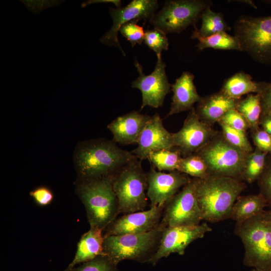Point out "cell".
Segmentation results:
<instances>
[{"mask_svg":"<svg viewBox=\"0 0 271 271\" xmlns=\"http://www.w3.org/2000/svg\"><path fill=\"white\" fill-rule=\"evenodd\" d=\"M166 35L162 31L156 28L145 32L144 42L150 49L154 51L157 57H161L163 50H168L169 42Z\"/></svg>","mask_w":271,"mask_h":271,"instance_id":"obj_31","label":"cell"},{"mask_svg":"<svg viewBox=\"0 0 271 271\" xmlns=\"http://www.w3.org/2000/svg\"><path fill=\"white\" fill-rule=\"evenodd\" d=\"M259 126L271 136V116L261 114L259 120Z\"/></svg>","mask_w":271,"mask_h":271,"instance_id":"obj_40","label":"cell"},{"mask_svg":"<svg viewBox=\"0 0 271 271\" xmlns=\"http://www.w3.org/2000/svg\"><path fill=\"white\" fill-rule=\"evenodd\" d=\"M151 116L132 111L120 115L108 124L112 141L121 145L138 144L140 137Z\"/></svg>","mask_w":271,"mask_h":271,"instance_id":"obj_18","label":"cell"},{"mask_svg":"<svg viewBox=\"0 0 271 271\" xmlns=\"http://www.w3.org/2000/svg\"><path fill=\"white\" fill-rule=\"evenodd\" d=\"M234 30L242 51L259 63L271 64V16H242Z\"/></svg>","mask_w":271,"mask_h":271,"instance_id":"obj_8","label":"cell"},{"mask_svg":"<svg viewBox=\"0 0 271 271\" xmlns=\"http://www.w3.org/2000/svg\"><path fill=\"white\" fill-rule=\"evenodd\" d=\"M254 145L261 151L271 153V136L260 126L251 130Z\"/></svg>","mask_w":271,"mask_h":271,"instance_id":"obj_36","label":"cell"},{"mask_svg":"<svg viewBox=\"0 0 271 271\" xmlns=\"http://www.w3.org/2000/svg\"><path fill=\"white\" fill-rule=\"evenodd\" d=\"M165 205L125 214L116 218L104 230V236L149 232L160 224Z\"/></svg>","mask_w":271,"mask_h":271,"instance_id":"obj_16","label":"cell"},{"mask_svg":"<svg viewBox=\"0 0 271 271\" xmlns=\"http://www.w3.org/2000/svg\"><path fill=\"white\" fill-rule=\"evenodd\" d=\"M263 3L271 5V0L263 1Z\"/></svg>","mask_w":271,"mask_h":271,"instance_id":"obj_43","label":"cell"},{"mask_svg":"<svg viewBox=\"0 0 271 271\" xmlns=\"http://www.w3.org/2000/svg\"><path fill=\"white\" fill-rule=\"evenodd\" d=\"M137 159L123 167L112 179L119 214L145 210L148 205L147 173Z\"/></svg>","mask_w":271,"mask_h":271,"instance_id":"obj_6","label":"cell"},{"mask_svg":"<svg viewBox=\"0 0 271 271\" xmlns=\"http://www.w3.org/2000/svg\"><path fill=\"white\" fill-rule=\"evenodd\" d=\"M235 109L244 116L250 130L259 127L262 109L258 93L248 94L244 98L239 99Z\"/></svg>","mask_w":271,"mask_h":271,"instance_id":"obj_25","label":"cell"},{"mask_svg":"<svg viewBox=\"0 0 271 271\" xmlns=\"http://www.w3.org/2000/svg\"><path fill=\"white\" fill-rule=\"evenodd\" d=\"M257 181L260 193L265 199L267 206L271 207V153L267 155L264 170Z\"/></svg>","mask_w":271,"mask_h":271,"instance_id":"obj_34","label":"cell"},{"mask_svg":"<svg viewBox=\"0 0 271 271\" xmlns=\"http://www.w3.org/2000/svg\"><path fill=\"white\" fill-rule=\"evenodd\" d=\"M211 4L201 0L168 1L149 22L166 34L180 33L189 26H195L203 11Z\"/></svg>","mask_w":271,"mask_h":271,"instance_id":"obj_9","label":"cell"},{"mask_svg":"<svg viewBox=\"0 0 271 271\" xmlns=\"http://www.w3.org/2000/svg\"><path fill=\"white\" fill-rule=\"evenodd\" d=\"M195 180L203 219L211 223L230 218L234 204L246 187L243 181L228 177L209 175Z\"/></svg>","mask_w":271,"mask_h":271,"instance_id":"obj_2","label":"cell"},{"mask_svg":"<svg viewBox=\"0 0 271 271\" xmlns=\"http://www.w3.org/2000/svg\"><path fill=\"white\" fill-rule=\"evenodd\" d=\"M236 2H239L240 3H243L244 4H246L247 5H249L251 6V7H253L255 9H256L257 7L254 5L253 2L252 1L247 0V1H237Z\"/></svg>","mask_w":271,"mask_h":271,"instance_id":"obj_42","label":"cell"},{"mask_svg":"<svg viewBox=\"0 0 271 271\" xmlns=\"http://www.w3.org/2000/svg\"><path fill=\"white\" fill-rule=\"evenodd\" d=\"M117 265L107 256L101 255L78 266L66 268L64 271H118Z\"/></svg>","mask_w":271,"mask_h":271,"instance_id":"obj_32","label":"cell"},{"mask_svg":"<svg viewBox=\"0 0 271 271\" xmlns=\"http://www.w3.org/2000/svg\"><path fill=\"white\" fill-rule=\"evenodd\" d=\"M234 233L244 247V265L261 270H271V211L241 222H236Z\"/></svg>","mask_w":271,"mask_h":271,"instance_id":"obj_3","label":"cell"},{"mask_svg":"<svg viewBox=\"0 0 271 271\" xmlns=\"http://www.w3.org/2000/svg\"><path fill=\"white\" fill-rule=\"evenodd\" d=\"M138 159L119 148L113 141L103 139L80 143L74 154L79 181L112 178L126 165Z\"/></svg>","mask_w":271,"mask_h":271,"instance_id":"obj_1","label":"cell"},{"mask_svg":"<svg viewBox=\"0 0 271 271\" xmlns=\"http://www.w3.org/2000/svg\"><path fill=\"white\" fill-rule=\"evenodd\" d=\"M159 4L156 0H133L124 7L109 9V14L113 20V25L100 39V41L106 45L118 48L123 56L125 53L118 39V32L124 24L133 20H144L145 23L149 21L155 14Z\"/></svg>","mask_w":271,"mask_h":271,"instance_id":"obj_12","label":"cell"},{"mask_svg":"<svg viewBox=\"0 0 271 271\" xmlns=\"http://www.w3.org/2000/svg\"><path fill=\"white\" fill-rule=\"evenodd\" d=\"M226 124L234 129L246 132L249 128L244 116L235 108L228 111L218 122Z\"/></svg>","mask_w":271,"mask_h":271,"instance_id":"obj_35","label":"cell"},{"mask_svg":"<svg viewBox=\"0 0 271 271\" xmlns=\"http://www.w3.org/2000/svg\"><path fill=\"white\" fill-rule=\"evenodd\" d=\"M211 231V227L206 222L193 226L165 227L158 248L149 262L155 265L161 259L171 253L183 255L191 242L203 238Z\"/></svg>","mask_w":271,"mask_h":271,"instance_id":"obj_13","label":"cell"},{"mask_svg":"<svg viewBox=\"0 0 271 271\" xmlns=\"http://www.w3.org/2000/svg\"><path fill=\"white\" fill-rule=\"evenodd\" d=\"M135 66L139 76L131 84V87L139 89L142 92V103L141 110L149 106L158 108L162 106L165 98L170 92L171 84L166 74L165 63L161 57H157V61L153 72L146 75L142 66L135 60Z\"/></svg>","mask_w":271,"mask_h":271,"instance_id":"obj_11","label":"cell"},{"mask_svg":"<svg viewBox=\"0 0 271 271\" xmlns=\"http://www.w3.org/2000/svg\"><path fill=\"white\" fill-rule=\"evenodd\" d=\"M258 94L260 97L261 114L271 116V81L263 82Z\"/></svg>","mask_w":271,"mask_h":271,"instance_id":"obj_39","label":"cell"},{"mask_svg":"<svg viewBox=\"0 0 271 271\" xmlns=\"http://www.w3.org/2000/svg\"><path fill=\"white\" fill-rule=\"evenodd\" d=\"M268 154L255 147L248 154L242 173V181L251 183L258 180L264 170Z\"/></svg>","mask_w":271,"mask_h":271,"instance_id":"obj_28","label":"cell"},{"mask_svg":"<svg viewBox=\"0 0 271 271\" xmlns=\"http://www.w3.org/2000/svg\"><path fill=\"white\" fill-rule=\"evenodd\" d=\"M218 123L223 137L230 144L247 154L253 151L246 132L234 129L221 122Z\"/></svg>","mask_w":271,"mask_h":271,"instance_id":"obj_30","label":"cell"},{"mask_svg":"<svg viewBox=\"0 0 271 271\" xmlns=\"http://www.w3.org/2000/svg\"><path fill=\"white\" fill-rule=\"evenodd\" d=\"M250 271H266V270H259V269H255V268H252ZM267 271H271V270H267Z\"/></svg>","mask_w":271,"mask_h":271,"instance_id":"obj_44","label":"cell"},{"mask_svg":"<svg viewBox=\"0 0 271 271\" xmlns=\"http://www.w3.org/2000/svg\"><path fill=\"white\" fill-rule=\"evenodd\" d=\"M202 220L194 178L165 204L161 222L165 227L193 226Z\"/></svg>","mask_w":271,"mask_h":271,"instance_id":"obj_10","label":"cell"},{"mask_svg":"<svg viewBox=\"0 0 271 271\" xmlns=\"http://www.w3.org/2000/svg\"><path fill=\"white\" fill-rule=\"evenodd\" d=\"M103 231L98 228L90 227L88 231L82 235L78 242L74 257L66 268H73L77 264L91 260L98 256L104 255Z\"/></svg>","mask_w":271,"mask_h":271,"instance_id":"obj_21","label":"cell"},{"mask_svg":"<svg viewBox=\"0 0 271 271\" xmlns=\"http://www.w3.org/2000/svg\"><path fill=\"white\" fill-rule=\"evenodd\" d=\"M174 148L173 133L165 128L160 115L156 113L142 132L138 147L131 152L142 161L148 159L151 152Z\"/></svg>","mask_w":271,"mask_h":271,"instance_id":"obj_17","label":"cell"},{"mask_svg":"<svg viewBox=\"0 0 271 271\" xmlns=\"http://www.w3.org/2000/svg\"><path fill=\"white\" fill-rule=\"evenodd\" d=\"M138 21L128 22L119 29V32L133 47L136 44L141 45L144 42L145 32L143 27L137 24Z\"/></svg>","mask_w":271,"mask_h":271,"instance_id":"obj_33","label":"cell"},{"mask_svg":"<svg viewBox=\"0 0 271 271\" xmlns=\"http://www.w3.org/2000/svg\"><path fill=\"white\" fill-rule=\"evenodd\" d=\"M164 227L160 222L147 232L104 236L103 253L117 264L126 259L149 262L158 248Z\"/></svg>","mask_w":271,"mask_h":271,"instance_id":"obj_5","label":"cell"},{"mask_svg":"<svg viewBox=\"0 0 271 271\" xmlns=\"http://www.w3.org/2000/svg\"><path fill=\"white\" fill-rule=\"evenodd\" d=\"M76 192L85 207L90 227L104 231L119 214L112 179L79 181Z\"/></svg>","mask_w":271,"mask_h":271,"instance_id":"obj_4","label":"cell"},{"mask_svg":"<svg viewBox=\"0 0 271 271\" xmlns=\"http://www.w3.org/2000/svg\"><path fill=\"white\" fill-rule=\"evenodd\" d=\"M182 157L179 150L174 148L151 152L148 159L152 166L159 171H168L170 172L177 170Z\"/></svg>","mask_w":271,"mask_h":271,"instance_id":"obj_27","label":"cell"},{"mask_svg":"<svg viewBox=\"0 0 271 271\" xmlns=\"http://www.w3.org/2000/svg\"><path fill=\"white\" fill-rule=\"evenodd\" d=\"M194 75L189 71L184 72L171 85L173 92L172 101L168 117L186 110H190L201 97L197 92L194 83Z\"/></svg>","mask_w":271,"mask_h":271,"instance_id":"obj_19","label":"cell"},{"mask_svg":"<svg viewBox=\"0 0 271 271\" xmlns=\"http://www.w3.org/2000/svg\"><path fill=\"white\" fill-rule=\"evenodd\" d=\"M177 171L198 179L204 178L209 175L206 163L196 154L182 157Z\"/></svg>","mask_w":271,"mask_h":271,"instance_id":"obj_29","label":"cell"},{"mask_svg":"<svg viewBox=\"0 0 271 271\" xmlns=\"http://www.w3.org/2000/svg\"><path fill=\"white\" fill-rule=\"evenodd\" d=\"M262 83L252 80L249 74L240 71L225 80L220 91L230 98L239 100L244 95L258 93Z\"/></svg>","mask_w":271,"mask_h":271,"instance_id":"obj_22","label":"cell"},{"mask_svg":"<svg viewBox=\"0 0 271 271\" xmlns=\"http://www.w3.org/2000/svg\"><path fill=\"white\" fill-rule=\"evenodd\" d=\"M266 206V201L260 193L239 196L233 205L230 218L236 222H243L261 213Z\"/></svg>","mask_w":271,"mask_h":271,"instance_id":"obj_23","label":"cell"},{"mask_svg":"<svg viewBox=\"0 0 271 271\" xmlns=\"http://www.w3.org/2000/svg\"><path fill=\"white\" fill-rule=\"evenodd\" d=\"M147 176V195L150 201V208L165 205L191 180L188 175L177 170L166 173L157 171L153 166Z\"/></svg>","mask_w":271,"mask_h":271,"instance_id":"obj_15","label":"cell"},{"mask_svg":"<svg viewBox=\"0 0 271 271\" xmlns=\"http://www.w3.org/2000/svg\"><path fill=\"white\" fill-rule=\"evenodd\" d=\"M96 3H112L116 7V8L121 7V1L118 0H89L83 2L81 7L85 8L86 6Z\"/></svg>","mask_w":271,"mask_h":271,"instance_id":"obj_41","label":"cell"},{"mask_svg":"<svg viewBox=\"0 0 271 271\" xmlns=\"http://www.w3.org/2000/svg\"><path fill=\"white\" fill-rule=\"evenodd\" d=\"M238 100L230 98L220 90L201 97L195 110L202 121L212 126L228 111L235 108Z\"/></svg>","mask_w":271,"mask_h":271,"instance_id":"obj_20","label":"cell"},{"mask_svg":"<svg viewBox=\"0 0 271 271\" xmlns=\"http://www.w3.org/2000/svg\"><path fill=\"white\" fill-rule=\"evenodd\" d=\"M35 202L39 206H45L50 204L54 199L52 191L48 187H38L30 192Z\"/></svg>","mask_w":271,"mask_h":271,"instance_id":"obj_37","label":"cell"},{"mask_svg":"<svg viewBox=\"0 0 271 271\" xmlns=\"http://www.w3.org/2000/svg\"><path fill=\"white\" fill-rule=\"evenodd\" d=\"M218 132L211 126L202 121L195 108L189 110L181 129L173 133L174 147L183 157L195 154Z\"/></svg>","mask_w":271,"mask_h":271,"instance_id":"obj_14","label":"cell"},{"mask_svg":"<svg viewBox=\"0 0 271 271\" xmlns=\"http://www.w3.org/2000/svg\"><path fill=\"white\" fill-rule=\"evenodd\" d=\"M195 154L204 160L209 175L228 177L242 181V173L248 154L230 144L221 132L218 131Z\"/></svg>","mask_w":271,"mask_h":271,"instance_id":"obj_7","label":"cell"},{"mask_svg":"<svg viewBox=\"0 0 271 271\" xmlns=\"http://www.w3.org/2000/svg\"><path fill=\"white\" fill-rule=\"evenodd\" d=\"M194 26L191 38L198 40L197 47L199 51L206 48L224 50L242 51L239 42L236 36L228 34L226 32L216 33L208 37H202L198 32V28Z\"/></svg>","mask_w":271,"mask_h":271,"instance_id":"obj_24","label":"cell"},{"mask_svg":"<svg viewBox=\"0 0 271 271\" xmlns=\"http://www.w3.org/2000/svg\"><path fill=\"white\" fill-rule=\"evenodd\" d=\"M27 8L34 14H40L44 10L48 8L57 7L64 1H20Z\"/></svg>","mask_w":271,"mask_h":271,"instance_id":"obj_38","label":"cell"},{"mask_svg":"<svg viewBox=\"0 0 271 271\" xmlns=\"http://www.w3.org/2000/svg\"><path fill=\"white\" fill-rule=\"evenodd\" d=\"M200 18L202 20V25L197 30L202 37H208L231 29L225 21L223 15L213 11L211 6L207 7L203 11Z\"/></svg>","mask_w":271,"mask_h":271,"instance_id":"obj_26","label":"cell"}]
</instances>
